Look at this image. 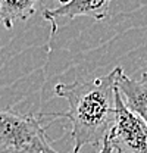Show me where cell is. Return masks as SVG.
<instances>
[{
	"label": "cell",
	"mask_w": 147,
	"mask_h": 153,
	"mask_svg": "<svg viewBox=\"0 0 147 153\" xmlns=\"http://www.w3.org/2000/svg\"><path fill=\"white\" fill-rule=\"evenodd\" d=\"M116 87L129 111L137 114L147 124V69L138 79H132L125 75L124 69L121 68Z\"/></svg>",
	"instance_id": "5"
},
{
	"label": "cell",
	"mask_w": 147,
	"mask_h": 153,
	"mask_svg": "<svg viewBox=\"0 0 147 153\" xmlns=\"http://www.w3.org/2000/svg\"><path fill=\"white\" fill-rule=\"evenodd\" d=\"M41 0H0V21L10 30L15 22L27 21L37 12Z\"/></svg>",
	"instance_id": "6"
},
{
	"label": "cell",
	"mask_w": 147,
	"mask_h": 153,
	"mask_svg": "<svg viewBox=\"0 0 147 153\" xmlns=\"http://www.w3.org/2000/svg\"><path fill=\"white\" fill-rule=\"evenodd\" d=\"M43 118L0 109V153H59L50 144Z\"/></svg>",
	"instance_id": "2"
},
{
	"label": "cell",
	"mask_w": 147,
	"mask_h": 153,
	"mask_svg": "<svg viewBox=\"0 0 147 153\" xmlns=\"http://www.w3.org/2000/svg\"><path fill=\"white\" fill-rule=\"evenodd\" d=\"M121 68L94 79L59 82L56 96L68 102L69 109L63 114H46L50 118H66L71 122L74 149L79 153L87 144H103L116 124V79Z\"/></svg>",
	"instance_id": "1"
},
{
	"label": "cell",
	"mask_w": 147,
	"mask_h": 153,
	"mask_svg": "<svg viewBox=\"0 0 147 153\" xmlns=\"http://www.w3.org/2000/svg\"><path fill=\"white\" fill-rule=\"evenodd\" d=\"M60 1H62V4H65V3H68L69 0H60Z\"/></svg>",
	"instance_id": "8"
},
{
	"label": "cell",
	"mask_w": 147,
	"mask_h": 153,
	"mask_svg": "<svg viewBox=\"0 0 147 153\" xmlns=\"http://www.w3.org/2000/svg\"><path fill=\"white\" fill-rule=\"evenodd\" d=\"M110 3L112 0H69L68 3L60 4L56 9H44L43 18L50 22V37H53L59 28L78 16H90L96 21H103L109 13Z\"/></svg>",
	"instance_id": "4"
},
{
	"label": "cell",
	"mask_w": 147,
	"mask_h": 153,
	"mask_svg": "<svg viewBox=\"0 0 147 153\" xmlns=\"http://www.w3.org/2000/svg\"><path fill=\"white\" fill-rule=\"evenodd\" d=\"M97 153H118L115 150V147H113V144H112V141H110V138L108 137L106 140H105V143L102 144V147H100V150Z\"/></svg>",
	"instance_id": "7"
},
{
	"label": "cell",
	"mask_w": 147,
	"mask_h": 153,
	"mask_svg": "<svg viewBox=\"0 0 147 153\" xmlns=\"http://www.w3.org/2000/svg\"><path fill=\"white\" fill-rule=\"evenodd\" d=\"M118 153H147V124L129 111L116 87V124L109 135Z\"/></svg>",
	"instance_id": "3"
}]
</instances>
